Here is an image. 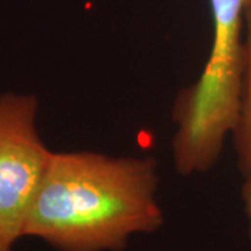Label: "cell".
<instances>
[{
  "instance_id": "cell-4",
  "label": "cell",
  "mask_w": 251,
  "mask_h": 251,
  "mask_svg": "<svg viewBox=\"0 0 251 251\" xmlns=\"http://www.w3.org/2000/svg\"><path fill=\"white\" fill-rule=\"evenodd\" d=\"M244 49L246 63L243 75L242 100L237 123L234 126L233 138L237 163L243 176L251 175V1L246 11V29H244Z\"/></svg>"
},
{
  "instance_id": "cell-2",
  "label": "cell",
  "mask_w": 251,
  "mask_h": 251,
  "mask_svg": "<svg viewBox=\"0 0 251 251\" xmlns=\"http://www.w3.org/2000/svg\"><path fill=\"white\" fill-rule=\"evenodd\" d=\"M250 1L209 0L214 24L211 52L198 80L180 94L173 110V161L183 176L209 171L237 123L246 63V11Z\"/></svg>"
},
{
  "instance_id": "cell-1",
  "label": "cell",
  "mask_w": 251,
  "mask_h": 251,
  "mask_svg": "<svg viewBox=\"0 0 251 251\" xmlns=\"http://www.w3.org/2000/svg\"><path fill=\"white\" fill-rule=\"evenodd\" d=\"M151 156L53 152L29 206L23 237L59 251H122L163 224Z\"/></svg>"
},
{
  "instance_id": "cell-5",
  "label": "cell",
  "mask_w": 251,
  "mask_h": 251,
  "mask_svg": "<svg viewBox=\"0 0 251 251\" xmlns=\"http://www.w3.org/2000/svg\"><path fill=\"white\" fill-rule=\"evenodd\" d=\"M242 198L244 204V212L247 216V224H249V234L251 237V175L246 177V181L243 184Z\"/></svg>"
},
{
  "instance_id": "cell-3",
  "label": "cell",
  "mask_w": 251,
  "mask_h": 251,
  "mask_svg": "<svg viewBox=\"0 0 251 251\" xmlns=\"http://www.w3.org/2000/svg\"><path fill=\"white\" fill-rule=\"evenodd\" d=\"M38 98L31 94H0V234L16 243L52 151L36 127Z\"/></svg>"
},
{
  "instance_id": "cell-6",
  "label": "cell",
  "mask_w": 251,
  "mask_h": 251,
  "mask_svg": "<svg viewBox=\"0 0 251 251\" xmlns=\"http://www.w3.org/2000/svg\"><path fill=\"white\" fill-rule=\"evenodd\" d=\"M13 244L14 243L10 242L7 237L0 234V251H13Z\"/></svg>"
}]
</instances>
